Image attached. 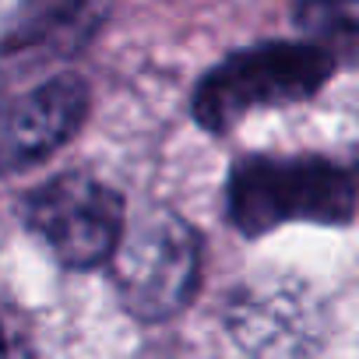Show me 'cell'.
Returning a JSON list of instances; mask_svg holds the SVG:
<instances>
[{
    "label": "cell",
    "instance_id": "1",
    "mask_svg": "<svg viewBox=\"0 0 359 359\" xmlns=\"http://www.w3.org/2000/svg\"><path fill=\"white\" fill-rule=\"evenodd\" d=\"M355 212V176L317 155H250L226 184V215L243 236H264L285 222L345 226Z\"/></svg>",
    "mask_w": 359,
    "mask_h": 359
},
{
    "label": "cell",
    "instance_id": "2",
    "mask_svg": "<svg viewBox=\"0 0 359 359\" xmlns=\"http://www.w3.org/2000/svg\"><path fill=\"white\" fill-rule=\"evenodd\" d=\"M334 57L313 43H261L219 60L191 95V113L208 134H226L257 109L303 102L324 88Z\"/></svg>",
    "mask_w": 359,
    "mask_h": 359
},
{
    "label": "cell",
    "instance_id": "3",
    "mask_svg": "<svg viewBox=\"0 0 359 359\" xmlns=\"http://www.w3.org/2000/svg\"><path fill=\"white\" fill-rule=\"evenodd\" d=\"M109 278L120 306L141 320L158 324L184 313L201 278V240L191 222L172 208H148L134 222L109 257Z\"/></svg>",
    "mask_w": 359,
    "mask_h": 359
},
{
    "label": "cell",
    "instance_id": "4",
    "mask_svg": "<svg viewBox=\"0 0 359 359\" xmlns=\"http://www.w3.org/2000/svg\"><path fill=\"white\" fill-rule=\"evenodd\" d=\"M25 229L71 271L109 264L123 226V198L88 172H60L22 198Z\"/></svg>",
    "mask_w": 359,
    "mask_h": 359
},
{
    "label": "cell",
    "instance_id": "5",
    "mask_svg": "<svg viewBox=\"0 0 359 359\" xmlns=\"http://www.w3.org/2000/svg\"><path fill=\"white\" fill-rule=\"evenodd\" d=\"M226 327L250 359H313L324 345V306L303 282H250L233 292Z\"/></svg>",
    "mask_w": 359,
    "mask_h": 359
},
{
    "label": "cell",
    "instance_id": "6",
    "mask_svg": "<svg viewBox=\"0 0 359 359\" xmlns=\"http://www.w3.org/2000/svg\"><path fill=\"white\" fill-rule=\"evenodd\" d=\"M88 116V81L57 74L0 102V176L25 172L57 155Z\"/></svg>",
    "mask_w": 359,
    "mask_h": 359
},
{
    "label": "cell",
    "instance_id": "7",
    "mask_svg": "<svg viewBox=\"0 0 359 359\" xmlns=\"http://www.w3.org/2000/svg\"><path fill=\"white\" fill-rule=\"evenodd\" d=\"M106 11L109 0H22L4 39H0V53H71L92 39Z\"/></svg>",
    "mask_w": 359,
    "mask_h": 359
},
{
    "label": "cell",
    "instance_id": "8",
    "mask_svg": "<svg viewBox=\"0 0 359 359\" xmlns=\"http://www.w3.org/2000/svg\"><path fill=\"white\" fill-rule=\"evenodd\" d=\"M296 22L310 32H359V0H299Z\"/></svg>",
    "mask_w": 359,
    "mask_h": 359
},
{
    "label": "cell",
    "instance_id": "9",
    "mask_svg": "<svg viewBox=\"0 0 359 359\" xmlns=\"http://www.w3.org/2000/svg\"><path fill=\"white\" fill-rule=\"evenodd\" d=\"M0 359H18V352H15V345L8 341L4 327H0Z\"/></svg>",
    "mask_w": 359,
    "mask_h": 359
}]
</instances>
